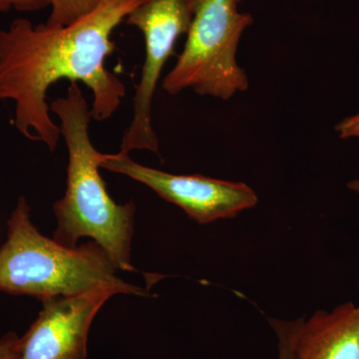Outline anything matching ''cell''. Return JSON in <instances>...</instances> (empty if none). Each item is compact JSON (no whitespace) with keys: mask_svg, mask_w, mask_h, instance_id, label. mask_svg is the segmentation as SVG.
I'll list each match as a JSON object with an SVG mask.
<instances>
[{"mask_svg":"<svg viewBox=\"0 0 359 359\" xmlns=\"http://www.w3.org/2000/svg\"><path fill=\"white\" fill-rule=\"evenodd\" d=\"M358 1H359V0H358Z\"/></svg>","mask_w":359,"mask_h":359,"instance_id":"16","label":"cell"},{"mask_svg":"<svg viewBox=\"0 0 359 359\" xmlns=\"http://www.w3.org/2000/svg\"><path fill=\"white\" fill-rule=\"evenodd\" d=\"M23 339L15 332L0 337V359H20Z\"/></svg>","mask_w":359,"mask_h":359,"instance_id":"12","label":"cell"},{"mask_svg":"<svg viewBox=\"0 0 359 359\" xmlns=\"http://www.w3.org/2000/svg\"><path fill=\"white\" fill-rule=\"evenodd\" d=\"M100 168L124 175L147 186L167 202L178 205L197 223L231 219L259 202L256 191L243 182L226 181L203 175H175L144 166L129 154H104Z\"/></svg>","mask_w":359,"mask_h":359,"instance_id":"6","label":"cell"},{"mask_svg":"<svg viewBox=\"0 0 359 359\" xmlns=\"http://www.w3.org/2000/svg\"><path fill=\"white\" fill-rule=\"evenodd\" d=\"M194 15L192 0H145L124 22L138 28L145 40V60L133 99V117L123 136L119 152L147 150L160 154L152 124V106L163 69L174 55L182 35L188 33Z\"/></svg>","mask_w":359,"mask_h":359,"instance_id":"5","label":"cell"},{"mask_svg":"<svg viewBox=\"0 0 359 359\" xmlns=\"http://www.w3.org/2000/svg\"><path fill=\"white\" fill-rule=\"evenodd\" d=\"M347 188L359 196V179H354L353 181L348 182Z\"/></svg>","mask_w":359,"mask_h":359,"instance_id":"14","label":"cell"},{"mask_svg":"<svg viewBox=\"0 0 359 359\" xmlns=\"http://www.w3.org/2000/svg\"><path fill=\"white\" fill-rule=\"evenodd\" d=\"M334 130L342 140L359 139V112L342 119L335 125Z\"/></svg>","mask_w":359,"mask_h":359,"instance_id":"13","label":"cell"},{"mask_svg":"<svg viewBox=\"0 0 359 359\" xmlns=\"http://www.w3.org/2000/svg\"><path fill=\"white\" fill-rule=\"evenodd\" d=\"M299 320L301 318L297 320H269L278 339V359H292V344Z\"/></svg>","mask_w":359,"mask_h":359,"instance_id":"10","label":"cell"},{"mask_svg":"<svg viewBox=\"0 0 359 359\" xmlns=\"http://www.w3.org/2000/svg\"><path fill=\"white\" fill-rule=\"evenodd\" d=\"M49 107L60 122L68 150L67 189L53 205L58 223L54 240L75 248L79 238H91L116 269L134 271L131 242L136 207L132 201L117 204L107 192L99 173L104 154L90 139L92 116L83 92L76 82H71L66 95L52 101Z\"/></svg>","mask_w":359,"mask_h":359,"instance_id":"2","label":"cell"},{"mask_svg":"<svg viewBox=\"0 0 359 359\" xmlns=\"http://www.w3.org/2000/svg\"><path fill=\"white\" fill-rule=\"evenodd\" d=\"M51 6V0H0V13L18 11L28 13Z\"/></svg>","mask_w":359,"mask_h":359,"instance_id":"11","label":"cell"},{"mask_svg":"<svg viewBox=\"0 0 359 359\" xmlns=\"http://www.w3.org/2000/svg\"><path fill=\"white\" fill-rule=\"evenodd\" d=\"M116 271L95 242L68 248L44 237L32 224L27 201H18L0 248V290L40 301L95 290L145 297L143 289L124 282Z\"/></svg>","mask_w":359,"mask_h":359,"instance_id":"3","label":"cell"},{"mask_svg":"<svg viewBox=\"0 0 359 359\" xmlns=\"http://www.w3.org/2000/svg\"><path fill=\"white\" fill-rule=\"evenodd\" d=\"M243 0H192L194 15L183 51L163 80V89L178 95L192 89L201 96L230 100L249 89V78L238 65L243 33L254 23L241 13Z\"/></svg>","mask_w":359,"mask_h":359,"instance_id":"4","label":"cell"},{"mask_svg":"<svg viewBox=\"0 0 359 359\" xmlns=\"http://www.w3.org/2000/svg\"><path fill=\"white\" fill-rule=\"evenodd\" d=\"M114 294L95 290L42 299L43 309L22 337L20 359H86L92 321Z\"/></svg>","mask_w":359,"mask_h":359,"instance_id":"7","label":"cell"},{"mask_svg":"<svg viewBox=\"0 0 359 359\" xmlns=\"http://www.w3.org/2000/svg\"><path fill=\"white\" fill-rule=\"evenodd\" d=\"M144 1L98 0L71 25L49 27L18 18L0 29V100L14 103L13 125L22 136L55 151L60 128L51 118L47 92L60 80L82 82L91 90L92 119L114 115L126 86L105 66L116 47L111 37Z\"/></svg>","mask_w":359,"mask_h":359,"instance_id":"1","label":"cell"},{"mask_svg":"<svg viewBox=\"0 0 359 359\" xmlns=\"http://www.w3.org/2000/svg\"><path fill=\"white\" fill-rule=\"evenodd\" d=\"M358 287H359V276H358ZM358 306H359V304H358Z\"/></svg>","mask_w":359,"mask_h":359,"instance_id":"15","label":"cell"},{"mask_svg":"<svg viewBox=\"0 0 359 359\" xmlns=\"http://www.w3.org/2000/svg\"><path fill=\"white\" fill-rule=\"evenodd\" d=\"M97 4L98 0H51L50 16L45 25L49 27L71 25L89 13Z\"/></svg>","mask_w":359,"mask_h":359,"instance_id":"9","label":"cell"},{"mask_svg":"<svg viewBox=\"0 0 359 359\" xmlns=\"http://www.w3.org/2000/svg\"><path fill=\"white\" fill-rule=\"evenodd\" d=\"M292 359H359V306L344 302L330 311L301 318Z\"/></svg>","mask_w":359,"mask_h":359,"instance_id":"8","label":"cell"}]
</instances>
